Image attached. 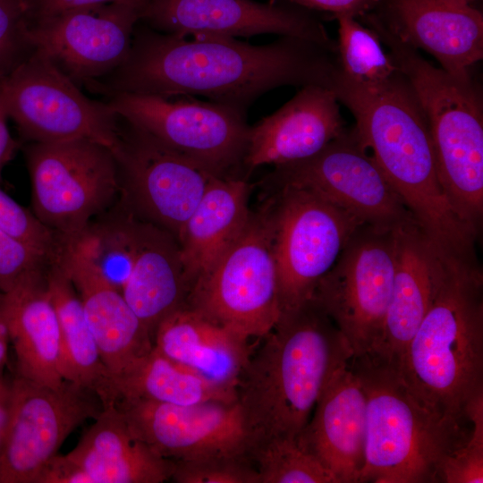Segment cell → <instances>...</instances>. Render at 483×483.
I'll list each match as a JSON object with an SVG mask.
<instances>
[{"mask_svg":"<svg viewBox=\"0 0 483 483\" xmlns=\"http://www.w3.org/2000/svg\"><path fill=\"white\" fill-rule=\"evenodd\" d=\"M366 393L351 360L323 388L297 437L336 483H360L365 462Z\"/></svg>","mask_w":483,"mask_h":483,"instance_id":"44dd1931","label":"cell"},{"mask_svg":"<svg viewBox=\"0 0 483 483\" xmlns=\"http://www.w3.org/2000/svg\"><path fill=\"white\" fill-rule=\"evenodd\" d=\"M8 114L0 98V181L3 168L12 159L18 146L8 129Z\"/></svg>","mask_w":483,"mask_h":483,"instance_id":"b9f144b4","label":"cell"},{"mask_svg":"<svg viewBox=\"0 0 483 483\" xmlns=\"http://www.w3.org/2000/svg\"><path fill=\"white\" fill-rule=\"evenodd\" d=\"M59 259L80 300L101 359L111 378L153 348V339L122 292L73 242L64 244Z\"/></svg>","mask_w":483,"mask_h":483,"instance_id":"7402d4cb","label":"cell"},{"mask_svg":"<svg viewBox=\"0 0 483 483\" xmlns=\"http://www.w3.org/2000/svg\"><path fill=\"white\" fill-rule=\"evenodd\" d=\"M395 367L432 414L469 434L468 404L483 392V275L479 261L443 254L431 302Z\"/></svg>","mask_w":483,"mask_h":483,"instance_id":"277c9868","label":"cell"},{"mask_svg":"<svg viewBox=\"0 0 483 483\" xmlns=\"http://www.w3.org/2000/svg\"><path fill=\"white\" fill-rule=\"evenodd\" d=\"M261 339L236 385L252 447L270 438H297L327 381L353 357L345 337L313 298L281 313Z\"/></svg>","mask_w":483,"mask_h":483,"instance_id":"3957f363","label":"cell"},{"mask_svg":"<svg viewBox=\"0 0 483 483\" xmlns=\"http://www.w3.org/2000/svg\"><path fill=\"white\" fill-rule=\"evenodd\" d=\"M47 284L59 322L64 379L96 393L104 406L114 403L110 372L59 256L47 266Z\"/></svg>","mask_w":483,"mask_h":483,"instance_id":"f1b7e54d","label":"cell"},{"mask_svg":"<svg viewBox=\"0 0 483 483\" xmlns=\"http://www.w3.org/2000/svg\"><path fill=\"white\" fill-rule=\"evenodd\" d=\"M36 483H89V479L65 454H56L43 467Z\"/></svg>","mask_w":483,"mask_h":483,"instance_id":"ab89813d","label":"cell"},{"mask_svg":"<svg viewBox=\"0 0 483 483\" xmlns=\"http://www.w3.org/2000/svg\"><path fill=\"white\" fill-rule=\"evenodd\" d=\"M115 405L133 435L164 458L250 455L253 443L237 401L177 405L121 399Z\"/></svg>","mask_w":483,"mask_h":483,"instance_id":"ac0fdd59","label":"cell"},{"mask_svg":"<svg viewBox=\"0 0 483 483\" xmlns=\"http://www.w3.org/2000/svg\"><path fill=\"white\" fill-rule=\"evenodd\" d=\"M467 415L470 430L464 443L445 460L441 482H483V392L469 402Z\"/></svg>","mask_w":483,"mask_h":483,"instance_id":"e575fe53","label":"cell"},{"mask_svg":"<svg viewBox=\"0 0 483 483\" xmlns=\"http://www.w3.org/2000/svg\"><path fill=\"white\" fill-rule=\"evenodd\" d=\"M0 229L36 250L49 260L55 258L63 244L34 214L0 190Z\"/></svg>","mask_w":483,"mask_h":483,"instance_id":"8d00e7d4","label":"cell"},{"mask_svg":"<svg viewBox=\"0 0 483 483\" xmlns=\"http://www.w3.org/2000/svg\"><path fill=\"white\" fill-rule=\"evenodd\" d=\"M367 398L365 462L360 482L439 483L442 465L469 434L432 414L393 364L373 355L352 358Z\"/></svg>","mask_w":483,"mask_h":483,"instance_id":"8992f818","label":"cell"},{"mask_svg":"<svg viewBox=\"0 0 483 483\" xmlns=\"http://www.w3.org/2000/svg\"><path fill=\"white\" fill-rule=\"evenodd\" d=\"M116 1H135L145 4L147 0H27V4L30 22H33L70 9Z\"/></svg>","mask_w":483,"mask_h":483,"instance_id":"60d3db41","label":"cell"},{"mask_svg":"<svg viewBox=\"0 0 483 483\" xmlns=\"http://www.w3.org/2000/svg\"><path fill=\"white\" fill-rule=\"evenodd\" d=\"M51 262L44 255L0 229V292L43 270Z\"/></svg>","mask_w":483,"mask_h":483,"instance_id":"74e56055","label":"cell"},{"mask_svg":"<svg viewBox=\"0 0 483 483\" xmlns=\"http://www.w3.org/2000/svg\"><path fill=\"white\" fill-rule=\"evenodd\" d=\"M103 408L96 393L72 382L52 387L16 374L0 446V483H36L71 433Z\"/></svg>","mask_w":483,"mask_h":483,"instance_id":"5bb4252c","label":"cell"},{"mask_svg":"<svg viewBox=\"0 0 483 483\" xmlns=\"http://www.w3.org/2000/svg\"><path fill=\"white\" fill-rule=\"evenodd\" d=\"M338 21L337 58L341 72L364 86L383 84L398 72L392 55L378 34L350 15L335 17Z\"/></svg>","mask_w":483,"mask_h":483,"instance_id":"1f68e13d","label":"cell"},{"mask_svg":"<svg viewBox=\"0 0 483 483\" xmlns=\"http://www.w3.org/2000/svg\"><path fill=\"white\" fill-rule=\"evenodd\" d=\"M268 200L281 313L312 298L354 232L363 224L344 208L308 191L272 189Z\"/></svg>","mask_w":483,"mask_h":483,"instance_id":"8fae6325","label":"cell"},{"mask_svg":"<svg viewBox=\"0 0 483 483\" xmlns=\"http://www.w3.org/2000/svg\"><path fill=\"white\" fill-rule=\"evenodd\" d=\"M144 4L116 1L78 7L31 22L35 49L87 89L127 58Z\"/></svg>","mask_w":483,"mask_h":483,"instance_id":"2e32d148","label":"cell"},{"mask_svg":"<svg viewBox=\"0 0 483 483\" xmlns=\"http://www.w3.org/2000/svg\"><path fill=\"white\" fill-rule=\"evenodd\" d=\"M250 186L242 177H214L178 240L190 289L240 236L251 211ZM190 292V291H189Z\"/></svg>","mask_w":483,"mask_h":483,"instance_id":"4316f807","label":"cell"},{"mask_svg":"<svg viewBox=\"0 0 483 483\" xmlns=\"http://www.w3.org/2000/svg\"><path fill=\"white\" fill-rule=\"evenodd\" d=\"M311 11L326 12L335 17L350 15L357 19L373 12L380 0H286Z\"/></svg>","mask_w":483,"mask_h":483,"instance_id":"f35d334b","label":"cell"},{"mask_svg":"<svg viewBox=\"0 0 483 483\" xmlns=\"http://www.w3.org/2000/svg\"><path fill=\"white\" fill-rule=\"evenodd\" d=\"M394 243L391 301L381 339L369 354L396 366L431 302L444 252L417 224L395 229Z\"/></svg>","mask_w":483,"mask_h":483,"instance_id":"603a6c76","label":"cell"},{"mask_svg":"<svg viewBox=\"0 0 483 483\" xmlns=\"http://www.w3.org/2000/svg\"><path fill=\"white\" fill-rule=\"evenodd\" d=\"M337 53L316 42L280 37L266 45L235 38L165 34L139 21L125 61L89 89L166 97L202 96L247 113L267 92L284 86L331 89Z\"/></svg>","mask_w":483,"mask_h":483,"instance_id":"6da1fadb","label":"cell"},{"mask_svg":"<svg viewBox=\"0 0 483 483\" xmlns=\"http://www.w3.org/2000/svg\"><path fill=\"white\" fill-rule=\"evenodd\" d=\"M265 180L271 190L292 187L314 193L379 229L417 224L354 127L307 159L274 166Z\"/></svg>","mask_w":483,"mask_h":483,"instance_id":"4fadbf2b","label":"cell"},{"mask_svg":"<svg viewBox=\"0 0 483 483\" xmlns=\"http://www.w3.org/2000/svg\"><path fill=\"white\" fill-rule=\"evenodd\" d=\"M47 268L22 280L0 299L13 348L17 375L57 387L64 379L61 369L58 318L47 284Z\"/></svg>","mask_w":483,"mask_h":483,"instance_id":"cb8c5ba5","label":"cell"},{"mask_svg":"<svg viewBox=\"0 0 483 483\" xmlns=\"http://www.w3.org/2000/svg\"><path fill=\"white\" fill-rule=\"evenodd\" d=\"M250 456L260 483H336L333 475L297 438L275 437L256 444Z\"/></svg>","mask_w":483,"mask_h":483,"instance_id":"d6a6232c","label":"cell"},{"mask_svg":"<svg viewBox=\"0 0 483 483\" xmlns=\"http://www.w3.org/2000/svg\"><path fill=\"white\" fill-rule=\"evenodd\" d=\"M115 402L140 399L188 405L237 401L236 389L219 385L159 352L154 346L111 378Z\"/></svg>","mask_w":483,"mask_h":483,"instance_id":"f546056e","label":"cell"},{"mask_svg":"<svg viewBox=\"0 0 483 483\" xmlns=\"http://www.w3.org/2000/svg\"><path fill=\"white\" fill-rule=\"evenodd\" d=\"M331 89L355 120L365 148L432 243L444 253L478 259L479 235L458 216L438 179L425 115L399 72L373 86L357 84L338 68Z\"/></svg>","mask_w":483,"mask_h":483,"instance_id":"7a4b0ae2","label":"cell"},{"mask_svg":"<svg viewBox=\"0 0 483 483\" xmlns=\"http://www.w3.org/2000/svg\"><path fill=\"white\" fill-rule=\"evenodd\" d=\"M65 456L89 483H163L170 480L174 470V461L133 435L115 403L104 406Z\"/></svg>","mask_w":483,"mask_h":483,"instance_id":"d4e9b609","label":"cell"},{"mask_svg":"<svg viewBox=\"0 0 483 483\" xmlns=\"http://www.w3.org/2000/svg\"><path fill=\"white\" fill-rule=\"evenodd\" d=\"M170 480L176 483H260L250 454H219L174 461Z\"/></svg>","mask_w":483,"mask_h":483,"instance_id":"836d02e7","label":"cell"},{"mask_svg":"<svg viewBox=\"0 0 483 483\" xmlns=\"http://www.w3.org/2000/svg\"><path fill=\"white\" fill-rule=\"evenodd\" d=\"M463 1H465L467 3H470V2L475 1V0H463Z\"/></svg>","mask_w":483,"mask_h":483,"instance_id":"bcb514c9","label":"cell"},{"mask_svg":"<svg viewBox=\"0 0 483 483\" xmlns=\"http://www.w3.org/2000/svg\"><path fill=\"white\" fill-rule=\"evenodd\" d=\"M142 219L131 211L121 217L90 223L74 241L97 269L120 292L134 265Z\"/></svg>","mask_w":483,"mask_h":483,"instance_id":"4dcf8cb0","label":"cell"},{"mask_svg":"<svg viewBox=\"0 0 483 483\" xmlns=\"http://www.w3.org/2000/svg\"><path fill=\"white\" fill-rule=\"evenodd\" d=\"M415 49L430 54L441 69L470 80L483 58V15L463 0H380L370 12Z\"/></svg>","mask_w":483,"mask_h":483,"instance_id":"d6986e66","label":"cell"},{"mask_svg":"<svg viewBox=\"0 0 483 483\" xmlns=\"http://www.w3.org/2000/svg\"><path fill=\"white\" fill-rule=\"evenodd\" d=\"M122 119L115 153L131 211L178 242L213 174ZM220 177V176H219Z\"/></svg>","mask_w":483,"mask_h":483,"instance_id":"9a60e30c","label":"cell"},{"mask_svg":"<svg viewBox=\"0 0 483 483\" xmlns=\"http://www.w3.org/2000/svg\"><path fill=\"white\" fill-rule=\"evenodd\" d=\"M185 305L248 339L262 338L280 314L270 202L250 213L235 242L191 285Z\"/></svg>","mask_w":483,"mask_h":483,"instance_id":"52a82bcc","label":"cell"},{"mask_svg":"<svg viewBox=\"0 0 483 483\" xmlns=\"http://www.w3.org/2000/svg\"><path fill=\"white\" fill-rule=\"evenodd\" d=\"M10 384L3 376L0 377V393L4 391Z\"/></svg>","mask_w":483,"mask_h":483,"instance_id":"ee69618b","label":"cell"},{"mask_svg":"<svg viewBox=\"0 0 483 483\" xmlns=\"http://www.w3.org/2000/svg\"><path fill=\"white\" fill-rule=\"evenodd\" d=\"M139 21L179 37H294L337 53V42L315 12L286 0H147Z\"/></svg>","mask_w":483,"mask_h":483,"instance_id":"e0dca14e","label":"cell"},{"mask_svg":"<svg viewBox=\"0 0 483 483\" xmlns=\"http://www.w3.org/2000/svg\"><path fill=\"white\" fill-rule=\"evenodd\" d=\"M0 98L28 142L89 140L114 154L121 117L107 102L89 98L41 51L0 80Z\"/></svg>","mask_w":483,"mask_h":483,"instance_id":"9c48e42d","label":"cell"},{"mask_svg":"<svg viewBox=\"0 0 483 483\" xmlns=\"http://www.w3.org/2000/svg\"><path fill=\"white\" fill-rule=\"evenodd\" d=\"M27 0H0V80L35 50Z\"/></svg>","mask_w":483,"mask_h":483,"instance_id":"d590c367","label":"cell"},{"mask_svg":"<svg viewBox=\"0 0 483 483\" xmlns=\"http://www.w3.org/2000/svg\"><path fill=\"white\" fill-rule=\"evenodd\" d=\"M189 291L177 240L142 220L136 259L122 293L152 339L158 323L185 304Z\"/></svg>","mask_w":483,"mask_h":483,"instance_id":"83f0119b","label":"cell"},{"mask_svg":"<svg viewBox=\"0 0 483 483\" xmlns=\"http://www.w3.org/2000/svg\"><path fill=\"white\" fill-rule=\"evenodd\" d=\"M4 323V316H3V310H2V303L0 299V325Z\"/></svg>","mask_w":483,"mask_h":483,"instance_id":"f6af8a7d","label":"cell"},{"mask_svg":"<svg viewBox=\"0 0 483 483\" xmlns=\"http://www.w3.org/2000/svg\"><path fill=\"white\" fill-rule=\"evenodd\" d=\"M379 36L425 115L440 184L452 207L479 233L483 216V103L473 79L461 80L428 62L372 13L360 19Z\"/></svg>","mask_w":483,"mask_h":483,"instance_id":"5b68a950","label":"cell"},{"mask_svg":"<svg viewBox=\"0 0 483 483\" xmlns=\"http://www.w3.org/2000/svg\"><path fill=\"white\" fill-rule=\"evenodd\" d=\"M153 346L181 365L234 389L252 352L248 338L208 320L185 304L158 323Z\"/></svg>","mask_w":483,"mask_h":483,"instance_id":"484cf974","label":"cell"},{"mask_svg":"<svg viewBox=\"0 0 483 483\" xmlns=\"http://www.w3.org/2000/svg\"><path fill=\"white\" fill-rule=\"evenodd\" d=\"M10 385L0 393V446L6 430L10 409Z\"/></svg>","mask_w":483,"mask_h":483,"instance_id":"7bdbcfd3","label":"cell"},{"mask_svg":"<svg viewBox=\"0 0 483 483\" xmlns=\"http://www.w3.org/2000/svg\"><path fill=\"white\" fill-rule=\"evenodd\" d=\"M331 89L308 85L273 114L250 126L243 166L248 170L307 159L347 127Z\"/></svg>","mask_w":483,"mask_h":483,"instance_id":"ffe728a7","label":"cell"},{"mask_svg":"<svg viewBox=\"0 0 483 483\" xmlns=\"http://www.w3.org/2000/svg\"><path fill=\"white\" fill-rule=\"evenodd\" d=\"M394 264V230L362 225L314 291L312 298L345 337L352 358L371 353L381 339Z\"/></svg>","mask_w":483,"mask_h":483,"instance_id":"7c38bea8","label":"cell"},{"mask_svg":"<svg viewBox=\"0 0 483 483\" xmlns=\"http://www.w3.org/2000/svg\"><path fill=\"white\" fill-rule=\"evenodd\" d=\"M23 150L32 213L63 244L77 239L121 190L116 156L103 144L28 142Z\"/></svg>","mask_w":483,"mask_h":483,"instance_id":"ba28073f","label":"cell"},{"mask_svg":"<svg viewBox=\"0 0 483 483\" xmlns=\"http://www.w3.org/2000/svg\"><path fill=\"white\" fill-rule=\"evenodd\" d=\"M106 98L121 118L214 175L237 176L243 166L246 113L191 97L118 93Z\"/></svg>","mask_w":483,"mask_h":483,"instance_id":"30bf717a","label":"cell"}]
</instances>
